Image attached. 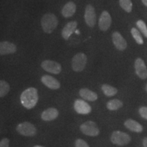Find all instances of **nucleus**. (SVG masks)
Instances as JSON below:
<instances>
[{"instance_id": "obj_1", "label": "nucleus", "mask_w": 147, "mask_h": 147, "mask_svg": "<svg viewBox=\"0 0 147 147\" xmlns=\"http://www.w3.org/2000/svg\"><path fill=\"white\" fill-rule=\"evenodd\" d=\"M21 104L27 109H32L34 108L38 101V90L34 87H29L25 89L21 93Z\"/></svg>"}, {"instance_id": "obj_2", "label": "nucleus", "mask_w": 147, "mask_h": 147, "mask_svg": "<svg viewBox=\"0 0 147 147\" xmlns=\"http://www.w3.org/2000/svg\"><path fill=\"white\" fill-rule=\"evenodd\" d=\"M41 25L44 32L47 34H51L57 27L58 19L55 14H45L41 19Z\"/></svg>"}, {"instance_id": "obj_3", "label": "nucleus", "mask_w": 147, "mask_h": 147, "mask_svg": "<svg viewBox=\"0 0 147 147\" xmlns=\"http://www.w3.org/2000/svg\"><path fill=\"white\" fill-rule=\"evenodd\" d=\"M110 140L113 144L117 145V146H125L128 144L131 141V137L129 134L125 133L121 131H115L113 132Z\"/></svg>"}, {"instance_id": "obj_4", "label": "nucleus", "mask_w": 147, "mask_h": 147, "mask_svg": "<svg viewBox=\"0 0 147 147\" xmlns=\"http://www.w3.org/2000/svg\"><path fill=\"white\" fill-rule=\"evenodd\" d=\"M87 55L82 53H77L73 57L71 60V67L73 70L76 72H80L85 68L87 65Z\"/></svg>"}, {"instance_id": "obj_5", "label": "nucleus", "mask_w": 147, "mask_h": 147, "mask_svg": "<svg viewBox=\"0 0 147 147\" xmlns=\"http://www.w3.org/2000/svg\"><path fill=\"white\" fill-rule=\"evenodd\" d=\"M80 130L84 135L88 136H97L100 134V129L96 123L92 121H88L80 126Z\"/></svg>"}, {"instance_id": "obj_6", "label": "nucleus", "mask_w": 147, "mask_h": 147, "mask_svg": "<svg viewBox=\"0 0 147 147\" xmlns=\"http://www.w3.org/2000/svg\"><path fill=\"white\" fill-rule=\"evenodd\" d=\"M16 131L24 136H34L37 133V129L34 125L29 122H23L16 126Z\"/></svg>"}, {"instance_id": "obj_7", "label": "nucleus", "mask_w": 147, "mask_h": 147, "mask_svg": "<svg viewBox=\"0 0 147 147\" xmlns=\"http://www.w3.org/2000/svg\"><path fill=\"white\" fill-rule=\"evenodd\" d=\"M41 66L45 71L53 74H59L62 70L61 64L52 60H45L42 63Z\"/></svg>"}, {"instance_id": "obj_8", "label": "nucleus", "mask_w": 147, "mask_h": 147, "mask_svg": "<svg viewBox=\"0 0 147 147\" xmlns=\"http://www.w3.org/2000/svg\"><path fill=\"white\" fill-rule=\"evenodd\" d=\"M85 23L90 27H93L96 23V13L94 7L92 5H87L84 12Z\"/></svg>"}, {"instance_id": "obj_9", "label": "nucleus", "mask_w": 147, "mask_h": 147, "mask_svg": "<svg viewBox=\"0 0 147 147\" xmlns=\"http://www.w3.org/2000/svg\"><path fill=\"white\" fill-rule=\"evenodd\" d=\"M136 74L140 78L145 80L147 78V67L144 60L141 58H137L134 63Z\"/></svg>"}, {"instance_id": "obj_10", "label": "nucleus", "mask_w": 147, "mask_h": 147, "mask_svg": "<svg viewBox=\"0 0 147 147\" xmlns=\"http://www.w3.org/2000/svg\"><path fill=\"white\" fill-rule=\"evenodd\" d=\"M74 108L75 111L80 115H88L91 113V106L86 102L84 100L77 99L74 103Z\"/></svg>"}, {"instance_id": "obj_11", "label": "nucleus", "mask_w": 147, "mask_h": 147, "mask_svg": "<svg viewBox=\"0 0 147 147\" xmlns=\"http://www.w3.org/2000/svg\"><path fill=\"white\" fill-rule=\"evenodd\" d=\"M112 39H113L114 45H115L117 50L123 51L125 50L127 47V41L119 32H114L112 35Z\"/></svg>"}, {"instance_id": "obj_12", "label": "nucleus", "mask_w": 147, "mask_h": 147, "mask_svg": "<svg viewBox=\"0 0 147 147\" xmlns=\"http://www.w3.org/2000/svg\"><path fill=\"white\" fill-rule=\"evenodd\" d=\"M111 24L112 18L109 12L107 11H103L100 16V18H99L98 22V25L100 30L106 32L111 26Z\"/></svg>"}, {"instance_id": "obj_13", "label": "nucleus", "mask_w": 147, "mask_h": 147, "mask_svg": "<svg viewBox=\"0 0 147 147\" xmlns=\"http://www.w3.org/2000/svg\"><path fill=\"white\" fill-rule=\"evenodd\" d=\"M41 81L46 87L51 89L56 90L59 89L61 87L60 82L55 78L54 77L49 76V75H44L42 76Z\"/></svg>"}, {"instance_id": "obj_14", "label": "nucleus", "mask_w": 147, "mask_h": 147, "mask_svg": "<svg viewBox=\"0 0 147 147\" xmlns=\"http://www.w3.org/2000/svg\"><path fill=\"white\" fill-rule=\"evenodd\" d=\"M17 48L14 44L10 42L3 41L0 42V55H5L13 54L16 52Z\"/></svg>"}, {"instance_id": "obj_15", "label": "nucleus", "mask_w": 147, "mask_h": 147, "mask_svg": "<svg viewBox=\"0 0 147 147\" xmlns=\"http://www.w3.org/2000/svg\"><path fill=\"white\" fill-rule=\"evenodd\" d=\"M77 25L78 23L76 21H70L66 24L61 32V36L64 40H67L69 39L71 35L76 31Z\"/></svg>"}, {"instance_id": "obj_16", "label": "nucleus", "mask_w": 147, "mask_h": 147, "mask_svg": "<svg viewBox=\"0 0 147 147\" xmlns=\"http://www.w3.org/2000/svg\"><path fill=\"white\" fill-rule=\"evenodd\" d=\"M59 111L55 108H49L44 110L41 114V118L45 121H51L58 117Z\"/></svg>"}, {"instance_id": "obj_17", "label": "nucleus", "mask_w": 147, "mask_h": 147, "mask_svg": "<svg viewBox=\"0 0 147 147\" xmlns=\"http://www.w3.org/2000/svg\"><path fill=\"white\" fill-rule=\"evenodd\" d=\"M124 125L127 129L136 133H141L143 131V127L138 122L131 119H127L125 121Z\"/></svg>"}, {"instance_id": "obj_18", "label": "nucleus", "mask_w": 147, "mask_h": 147, "mask_svg": "<svg viewBox=\"0 0 147 147\" xmlns=\"http://www.w3.org/2000/svg\"><path fill=\"white\" fill-rule=\"evenodd\" d=\"M76 10V5L73 1H69L62 8L61 14L65 18H69L75 14Z\"/></svg>"}, {"instance_id": "obj_19", "label": "nucleus", "mask_w": 147, "mask_h": 147, "mask_svg": "<svg viewBox=\"0 0 147 147\" xmlns=\"http://www.w3.org/2000/svg\"><path fill=\"white\" fill-rule=\"evenodd\" d=\"M79 95L84 100L90 101V102H95L98 98L96 93L91 91L89 89H87V88H82L80 89L79 91Z\"/></svg>"}, {"instance_id": "obj_20", "label": "nucleus", "mask_w": 147, "mask_h": 147, "mask_svg": "<svg viewBox=\"0 0 147 147\" xmlns=\"http://www.w3.org/2000/svg\"><path fill=\"white\" fill-rule=\"evenodd\" d=\"M123 106V103L121 102V100H117V99H114L108 101L106 104V107L109 110H117L120 109Z\"/></svg>"}, {"instance_id": "obj_21", "label": "nucleus", "mask_w": 147, "mask_h": 147, "mask_svg": "<svg viewBox=\"0 0 147 147\" xmlns=\"http://www.w3.org/2000/svg\"><path fill=\"white\" fill-rule=\"evenodd\" d=\"M102 90L104 95L107 97H113L117 94L118 90L117 88L113 87V86L109 85V84H104L102 86Z\"/></svg>"}, {"instance_id": "obj_22", "label": "nucleus", "mask_w": 147, "mask_h": 147, "mask_svg": "<svg viewBox=\"0 0 147 147\" xmlns=\"http://www.w3.org/2000/svg\"><path fill=\"white\" fill-rule=\"evenodd\" d=\"M131 34L133 36L134 39L137 42V44H138L140 45H142L144 44V40H143L142 36H141L140 32L138 29L136 28V27H133L131 29Z\"/></svg>"}, {"instance_id": "obj_23", "label": "nucleus", "mask_w": 147, "mask_h": 147, "mask_svg": "<svg viewBox=\"0 0 147 147\" xmlns=\"http://www.w3.org/2000/svg\"><path fill=\"white\" fill-rule=\"evenodd\" d=\"M119 5L126 12L130 13L131 12L133 4L131 0H119Z\"/></svg>"}, {"instance_id": "obj_24", "label": "nucleus", "mask_w": 147, "mask_h": 147, "mask_svg": "<svg viewBox=\"0 0 147 147\" xmlns=\"http://www.w3.org/2000/svg\"><path fill=\"white\" fill-rule=\"evenodd\" d=\"M10 91V85L5 80H0V97L6 95Z\"/></svg>"}, {"instance_id": "obj_25", "label": "nucleus", "mask_w": 147, "mask_h": 147, "mask_svg": "<svg viewBox=\"0 0 147 147\" xmlns=\"http://www.w3.org/2000/svg\"><path fill=\"white\" fill-rule=\"evenodd\" d=\"M136 25L140 32L144 35V37L147 38V26L144 21H143L142 20H138L136 22Z\"/></svg>"}, {"instance_id": "obj_26", "label": "nucleus", "mask_w": 147, "mask_h": 147, "mask_svg": "<svg viewBox=\"0 0 147 147\" xmlns=\"http://www.w3.org/2000/svg\"><path fill=\"white\" fill-rule=\"evenodd\" d=\"M75 147H89V146L84 140L77 139L75 141Z\"/></svg>"}, {"instance_id": "obj_27", "label": "nucleus", "mask_w": 147, "mask_h": 147, "mask_svg": "<svg viewBox=\"0 0 147 147\" xmlns=\"http://www.w3.org/2000/svg\"><path fill=\"white\" fill-rule=\"evenodd\" d=\"M138 113L142 117L143 119L147 120V107L146 106H142L140 107L138 110Z\"/></svg>"}, {"instance_id": "obj_28", "label": "nucleus", "mask_w": 147, "mask_h": 147, "mask_svg": "<svg viewBox=\"0 0 147 147\" xmlns=\"http://www.w3.org/2000/svg\"><path fill=\"white\" fill-rule=\"evenodd\" d=\"M10 140L8 138H3L0 141V147H9Z\"/></svg>"}, {"instance_id": "obj_29", "label": "nucleus", "mask_w": 147, "mask_h": 147, "mask_svg": "<svg viewBox=\"0 0 147 147\" xmlns=\"http://www.w3.org/2000/svg\"><path fill=\"white\" fill-rule=\"evenodd\" d=\"M143 147H147V137H145L142 140Z\"/></svg>"}, {"instance_id": "obj_30", "label": "nucleus", "mask_w": 147, "mask_h": 147, "mask_svg": "<svg viewBox=\"0 0 147 147\" xmlns=\"http://www.w3.org/2000/svg\"><path fill=\"white\" fill-rule=\"evenodd\" d=\"M141 1H142L143 4L147 7V0H141Z\"/></svg>"}, {"instance_id": "obj_31", "label": "nucleus", "mask_w": 147, "mask_h": 147, "mask_svg": "<svg viewBox=\"0 0 147 147\" xmlns=\"http://www.w3.org/2000/svg\"><path fill=\"white\" fill-rule=\"evenodd\" d=\"M34 147H45V146H40V145H36V146H34Z\"/></svg>"}, {"instance_id": "obj_32", "label": "nucleus", "mask_w": 147, "mask_h": 147, "mask_svg": "<svg viewBox=\"0 0 147 147\" xmlns=\"http://www.w3.org/2000/svg\"><path fill=\"white\" fill-rule=\"evenodd\" d=\"M145 90H146V91L147 92V84H146V87H145Z\"/></svg>"}]
</instances>
